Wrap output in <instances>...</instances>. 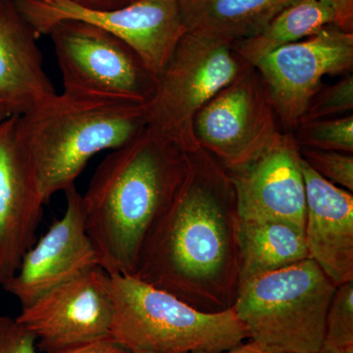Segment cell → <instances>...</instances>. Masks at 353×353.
<instances>
[{
    "instance_id": "cell-1",
    "label": "cell",
    "mask_w": 353,
    "mask_h": 353,
    "mask_svg": "<svg viewBox=\"0 0 353 353\" xmlns=\"http://www.w3.org/2000/svg\"><path fill=\"white\" fill-rule=\"evenodd\" d=\"M239 214L230 176L201 146L175 199L146 236L132 276L203 312L234 306Z\"/></svg>"
},
{
    "instance_id": "cell-2",
    "label": "cell",
    "mask_w": 353,
    "mask_h": 353,
    "mask_svg": "<svg viewBox=\"0 0 353 353\" xmlns=\"http://www.w3.org/2000/svg\"><path fill=\"white\" fill-rule=\"evenodd\" d=\"M189 152L146 126L112 150L82 194L85 227L102 269L132 275L141 246L187 175Z\"/></svg>"
},
{
    "instance_id": "cell-3",
    "label": "cell",
    "mask_w": 353,
    "mask_h": 353,
    "mask_svg": "<svg viewBox=\"0 0 353 353\" xmlns=\"http://www.w3.org/2000/svg\"><path fill=\"white\" fill-rule=\"evenodd\" d=\"M145 127L143 104L64 92L18 116L46 202L75 185L94 155L126 145Z\"/></svg>"
},
{
    "instance_id": "cell-4",
    "label": "cell",
    "mask_w": 353,
    "mask_h": 353,
    "mask_svg": "<svg viewBox=\"0 0 353 353\" xmlns=\"http://www.w3.org/2000/svg\"><path fill=\"white\" fill-rule=\"evenodd\" d=\"M109 285L110 336L132 353H220L248 341L234 307L203 312L132 275H109Z\"/></svg>"
},
{
    "instance_id": "cell-5",
    "label": "cell",
    "mask_w": 353,
    "mask_h": 353,
    "mask_svg": "<svg viewBox=\"0 0 353 353\" xmlns=\"http://www.w3.org/2000/svg\"><path fill=\"white\" fill-rule=\"evenodd\" d=\"M336 287L307 259L241 288L233 307L264 353H319Z\"/></svg>"
},
{
    "instance_id": "cell-6",
    "label": "cell",
    "mask_w": 353,
    "mask_h": 353,
    "mask_svg": "<svg viewBox=\"0 0 353 353\" xmlns=\"http://www.w3.org/2000/svg\"><path fill=\"white\" fill-rule=\"evenodd\" d=\"M248 67L231 41L185 32L145 105L146 126L187 152L194 150L199 146L194 132L197 113Z\"/></svg>"
},
{
    "instance_id": "cell-7",
    "label": "cell",
    "mask_w": 353,
    "mask_h": 353,
    "mask_svg": "<svg viewBox=\"0 0 353 353\" xmlns=\"http://www.w3.org/2000/svg\"><path fill=\"white\" fill-rule=\"evenodd\" d=\"M63 92L122 99L145 105L157 77L123 39L81 20H62L48 32Z\"/></svg>"
},
{
    "instance_id": "cell-8",
    "label": "cell",
    "mask_w": 353,
    "mask_h": 353,
    "mask_svg": "<svg viewBox=\"0 0 353 353\" xmlns=\"http://www.w3.org/2000/svg\"><path fill=\"white\" fill-rule=\"evenodd\" d=\"M39 36L62 20H81L106 30L136 51L157 77L187 32L178 0H136L113 10H92L71 0H15Z\"/></svg>"
},
{
    "instance_id": "cell-9",
    "label": "cell",
    "mask_w": 353,
    "mask_h": 353,
    "mask_svg": "<svg viewBox=\"0 0 353 353\" xmlns=\"http://www.w3.org/2000/svg\"><path fill=\"white\" fill-rule=\"evenodd\" d=\"M194 132L199 145L225 171L252 161L277 139V116L254 67H248L197 113Z\"/></svg>"
},
{
    "instance_id": "cell-10",
    "label": "cell",
    "mask_w": 353,
    "mask_h": 353,
    "mask_svg": "<svg viewBox=\"0 0 353 353\" xmlns=\"http://www.w3.org/2000/svg\"><path fill=\"white\" fill-rule=\"evenodd\" d=\"M283 126L294 131L327 75L353 68V32L328 26L267 55L254 67Z\"/></svg>"
},
{
    "instance_id": "cell-11",
    "label": "cell",
    "mask_w": 353,
    "mask_h": 353,
    "mask_svg": "<svg viewBox=\"0 0 353 353\" xmlns=\"http://www.w3.org/2000/svg\"><path fill=\"white\" fill-rule=\"evenodd\" d=\"M112 318L109 274L95 267L48 290L16 320L46 353L110 336Z\"/></svg>"
},
{
    "instance_id": "cell-12",
    "label": "cell",
    "mask_w": 353,
    "mask_h": 353,
    "mask_svg": "<svg viewBox=\"0 0 353 353\" xmlns=\"http://www.w3.org/2000/svg\"><path fill=\"white\" fill-rule=\"evenodd\" d=\"M64 194L63 216L26 252L15 275L2 285L22 308L53 288L101 267L85 227L82 194L75 185Z\"/></svg>"
},
{
    "instance_id": "cell-13",
    "label": "cell",
    "mask_w": 353,
    "mask_h": 353,
    "mask_svg": "<svg viewBox=\"0 0 353 353\" xmlns=\"http://www.w3.org/2000/svg\"><path fill=\"white\" fill-rule=\"evenodd\" d=\"M226 172L236 194L239 219L279 221L304 230L305 185L292 132H281L259 157Z\"/></svg>"
},
{
    "instance_id": "cell-14",
    "label": "cell",
    "mask_w": 353,
    "mask_h": 353,
    "mask_svg": "<svg viewBox=\"0 0 353 353\" xmlns=\"http://www.w3.org/2000/svg\"><path fill=\"white\" fill-rule=\"evenodd\" d=\"M46 202L18 132V116L0 122V280L12 278L36 243Z\"/></svg>"
},
{
    "instance_id": "cell-15",
    "label": "cell",
    "mask_w": 353,
    "mask_h": 353,
    "mask_svg": "<svg viewBox=\"0 0 353 353\" xmlns=\"http://www.w3.org/2000/svg\"><path fill=\"white\" fill-rule=\"evenodd\" d=\"M305 185L304 234L309 259L336 285L353 281V194L318 175L301 158Z\"/></svg>"
},
{
    "instance_id": "cell-16",
    "label": "cell",
    "mask_w": 353,
    "mask_h": 353,
    "mask_svg": "<svg viewBox=\"0 0 353 353\" xmlns=\"http://www.w3.org/2000/svg\"><path fill=\"white\" fill-rule=\"evenodd\" d=\"M38 32L15 0H0V104L21 116L57 94L46 74Z\"/></svg>"
},
{
    "instance_id": "cell-17",
    "label": "cell",
    "mask_w": 353,
    "mask_h": 353,
    "mask_svg": "<svg viewBox=\"0 0 353 353\" xmlns=\"http://www.w3.org/2000/svg\"><path fill=\"white\" fill-rule=\"evenodd\" d=\"M239 290L255 279L309 259L304 230L279 221L239 219Z\"/></svg>"
},
{
    "instance_id": "cell-18",
    "label": "cell",
    "mask_w": 353,
    "mask_h": 353,
    "mask_svg": "<svg viewBox=\"0 0 353 353\" xmlns=\"http://www.w3.org/2000/svg\"><path fill=\"white\" fill-rule=\"evenodd\" d=\"M294 0H178L187 31L219 37L231 43L259 34Z\"/></svg>"
},
{
    "instance_id": "cell-19",
    "label": "cell",
    "mask_w": 353,
    "mask_h": 353,
    "mask_svg": "<svg viewBox=\"0 0 353 353\" xmlns=\"http://www.w3.org/2000/svg\"><path fill=\"white\" fill-rule=\"evenodd\" d=\"M333 10L320 0H294L259 34L236 41L234 50L243 61L255 67L274 51L334 26Z\"/></svg>"
},
{
    "instance_id": "cell-20",
    "label": "cell",
    "mask_w": 353,
    "mask_h": 353,
    "mask_svg": "<svg viewBox=\"0 0 353 353\" xmlns=\"http://www.w3.org/2000/svg\"><path fill=\"white\" fill-rule=\"evenodd\" d=\"M292 134L299 148L353 153L352 115L301 123Z\"/></svg>"
},
{
    "instance_id": "cell-21",
    "label": "cell",
    "mask_w": 353,
    "mask_h": 353,
    "mask_svg": "<svg viewBox=\"0 0 353 353\" xmlns=\"http://www.w3.org/2000/svg\"><path fill=\"white\" fill-rule=\"evenodd\" d=\"M320 352H353V281L338 285L334 290Z\"/></svg>"
},
{
    "instance_id": "cell-22",
    "label": "cell",
    "mask_w": 353,
    "mask_h": 353,
    "mask_svg": "<svg viewBox=\"0 0 353 353\" xmlns=\"http://www.w3.org/2000/svg\"><path fill=\"white\" fill-rule=\"evenodd\" d=\"M352 109L353 76L350 73L334 85L320 90L309 103L299 124L341 117V115L350 112Z\"/></svg>"
},
{
    "instance_id": "cell-23",
    "label": "cell",
    "mask_w": 353,
    "mask_h": 353,
    "mask_svg": "<svg viewBox=\"0 0 353 353\" xmlns=\"http://www.w3.org/2000/svg\"><path fill=\"white\" fill-rule=\"evenodd\" d=\"M299 153L303 160L318 175L341 189L353 192V153L306 148H299Z\"/></svg>"
},
{
    "instance_id": "cell-24",
    "label": "cell",
    "mask_w": 353,
    "mask_h": 353,
    "mask_svg": "<svg viewBox=\"0 0 353 353\" xmlns=\"http://www.w3.org/2000/svg\"><path fill=\"white\" fill-rule=\"evenodd\" d=\"M37 340L13 318L0 316V353H38Z\"/></svg>"
},
{
    "instance_id": "cell-25",
    "label": "cell",
    "mask_w": 353,
    "mask_h": 353,
    "mask_svg": "<svg viewBox=\"0 0 353 353\" xmlns=\"http://www.w3.org/2000/svg\"><path fill=\"white\" fill-rule=\"evenodd\" d=\"M46 353H132L110 336Z\"/></svg>"
},
{
    "instance_id": "cell-26",
    "label": "cell",
    "mask_w": 353,
    "mask_h": 353,
    "mask_svg": "<svg viewBox=\"0 0 353 353\" xmlns=\"http://www.w3.org/2000/svg\"><path fill=\"white\" fill-rule=\"evenodd\" d=\"M333 10L334 27L353 32V0H320Z\"/></svg>"
},
{
    "instance_id": "cell-27",
    "label": "cell",
    "mask_w": 353,
    "mask_h": 353,
    "mask_svg": "<svg viewBox=\"0 0 353 353\" xmlns=\"http://www.w3.org/2000/svg\"><path fill=\"white\" fill-rule=\"evenodd\" d=\"M77 6L92 10H113L136 1V0H71Z\"/></svg>"
},
{
    "instance_id": "cell-28",
    "label": "cell",
    "mask_w": 353,
    "mask_h": 353,
    "mask_svg": "<svg viewBox=\"0 0 353 353\" xmlns=\"http://www.w3.org/2000/svg\"><path fill=\"white\" fill-rule=\"evenodd\" d=\"M220 353H264L254 343L248 341L241 345V347L234 348V350H229V352H220Z\"/></svg>"
},
{
    "instance_id": "cell-29",
    "label": "cell",
    "mask_w": 353,
    "mask_h": 353,
    "mask_svg": "<svg viewBox=\"0 0 353 353\" xmlns=\"http://www.w3.org/2000/svg\"><path fill=\"white\" fill-rule=\"evenodd\" d=\"M10 116L12 115H10V113L6 110V108L0 104V122H1V121L6 120V118L10 117Z\"/></svg>"
},
{
    "instance_id": "cell-30",
    "label": "cell",
    "mask_w": 353,
    "mask_h": 353,
    "mask_svg": "<svg viewBox=\"0 0 353 353\" xmlns=\"http://www.w3.org/2000/svg\"><path fill=\"white\" fill-rule=\"evenodd\" d=\"M319 353H322V352H319ZM338 353H353V352H338Z\"/></svg>"
},
{
    "instance_id": "cell-31",
    "label": "cell",
    "mask_w": 353,
    "mask_h": 353,
    "mask_svg": "<svg viewBox=\"0 0 353 353\" xmlns=\"http://www.w3.org/2000/svg\"><path fill=\"white\" fill-rule=\"evenodd\" d=\"M2 285L1 280H0V285Z\"/></svg>"
}]
</instances>
